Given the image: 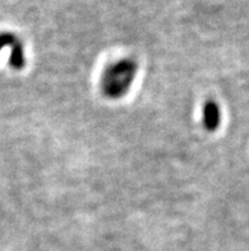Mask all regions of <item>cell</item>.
<instances>
[{
  "instance_id": "3957f363",
  "label": "cell",
  "mask_w": 249,
  "mask_h": 251,
  "mask_svg": "<svg viewBox=\"0 0 249 251\" xmlns=\"http://www.w3.org/2000/svg\"><path fill=\"white\" fill-rule=\"evenodd\" d=\"M19 40L12 33H0V50L5 46H13Z\"/></svg>"
},
{
  "instance_id": "6da1fadb",
  "label": "cell",
  "mask_w": 249,
  "mask_h": 251,
  "mask_svg": "<svg viewBox=\"0 0 249 251\" xmlns=\"http://www.w3.org/2000/svg\"><path fill=\"white\" fill-rule=\"evenodd\" d=\"M137 69V63L130 57L110 64L101 76L102 93L111 100L122 99L135 82Z\"/></svg>"
},
{
  "instance_id": "7a4b0ae2",
  "label": "cell",
  "mask_w": 249,
  "mask_h": 251,
  "mask_svg": "<svg viewBox=\"0 0 249 251\" xmlns=\"http://www.w3.org/2000/svg\"><path fill=\"white\" fill-rule=\"evenodd\" d=\"M202 121L206 130L215 131L220 125L221 112L218 102L208 100L204 103L202 107Z\"/></svg>"
}]
</instances>
